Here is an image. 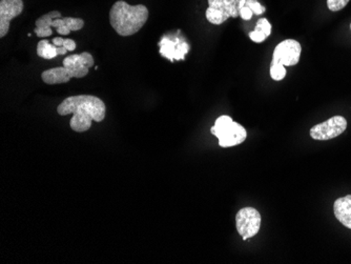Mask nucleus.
I'll return each instance as SVG.
<instances>
[{
  "instance_id": "nucleus-1",
  "label": "nucleus",
  "mask_w": 351,
  "mask_h": 264,
  "mask_svg": "<svg viewBox=\"0 0 351 264\" xmlns=\"http://www.w3.org/2000/svg\"><path fill=\"white\" fill-rule=\"evenodd\" d=\"M57 113L60 116L72 114L71 129L77 133H84L92 127V122H101L106 118V104L99 97L93 95L71 96L63 100Z\"/></svg>"
},
{
  "instance_id": "nucleus-2",
  "label": "nucleus",
  "mask_w": 351,
  "mask_h": 264,
  "mask_svg": "<svg viewBox=\"0 0 351 264\" xmlns=\"http://www.w3.org/2000/svg\"><path fill=\"white\" fill-rule=\"evenodd\" d=\"M149 19V10L145 5H131L118 0L110 11V23L120 36H132L145 27Z\"/></svg>"
},
{
  "instance_id": "nucleus-3",
  "label": "nucleus",
  "mask_w": 351,
  "mask_h": 264,
  "mask_svg": "<svg viewBox=\"0 0 351 264\" xmlns=\"http://www.w3.org/2000/svg\"><path fill=\"white\" fill-rule=\"evenodd\" d=\"M213 135L218 138L221 147H232L241 145L247 137L246 130L241 124L234 122L230 116H221L210 129Z\"/></svg>"
},
{
  "instance_id": "nucleus-4",
  "label": "nucleus",
  "mask_w": 351,
  "mask_h": 264,
  "mask_svg": "<svg viewBox=\"0 0 351 264\" xmlns=\"http://www.w3.org/2000/svg\"><path fill=\"white\" fill-rule=\"evenodd\" d=\"M206 19L213 25H222L228 19L240 16V10L245 5L246 0H207Z\"/></svg>"
},
{
  "instance_id": "nucleus-5",
  "label": "nucleus",
  "mask_w": 351,
  "mask_h": 264,
  "mask_svg": "<svg viewBox=\"0 0 351 264\" xmlns=\"http://www.w3.org/2000/svg\"><path fill=\"white\" fill-rule=\"evenodd\" d=\"M237 230L244 241L257 235L261 226V215L254 208H244L236 216Z\"/></svg>"
},
{
  "instance_id": "nucleus-6",
  "label": "nucleus",
  "mask_w": 351,
  "mask_h": 264,
  "mask_svg": "<svg viewBox=\"0 0 351 264\" xmlns=\"http://www.w3.org/2000/svg\"><path fill=\"white\" fill-rule=\"evenodd\" d=\"M347 121L343 116H333L330 119L311 128V137L315 141H330L344 133Z\"/></svg>"
},
{
  "instance_id": "nucleus-7",
  "label": "nucleus",
  "mask_w": 351,
  "mask_h": 264,
  "mask_svg": "<svg viewBox=\"0 0 351 264\" xmlns=\"http://www.w3.org/2000/svg\"><path fill=\"white\" fill-rule=\"evenodd\" d=\"M301 43L293 39H286L276 47L273 54V64H281L284 67L295 66L301 57Z\"/></svg>"
},
{
  "instance_id": "nucleus-8",
  "label": "nucleus",
  "mask_w": 351,
  "mask_h": 264,
  "mask_svg": "<svg viewBox=\"0 0 351 264\" xmlns=\"http://www.w3.org/2000/svg\"><path fill=\"white\" fill-rule=\"evenodd\" d=\"M94 66V58L90 53L70 55L63 60V67L71 78H84L88 74V70Z\"/></svg>"
},
{
  "instance_id": "nucleus-9",
  "label": "nucleus",
  "mask_w": 351,
  "mask_h": 264,
  "mask_svg": "<svg viewBox=\"0 0 351 264\" xmlns=\"http://www.w3.org/2000/svg\"><path fill=\"white\" fill-rule=\"evenodd\" d=\"M23 0H1L0 1V37L3 38L9 33L10 23L23 11Z\"/></svg>"
},
{
  "instance_id": "nucleus-10",
  "label": "nucleus",
  "mask_w": 351,
  "mask_h": 264,
  "mask_svg": "<svg viewBox=\"0 0 351 264\" xmlns=\"http://www.w3.org/2000/svg\"><path fill=\"white\" fill-rule=\"evenodd\" d=\"M333 212L337 219L351 230V195L337 199L333 204Z\"/></svg>"
},
{
  "instance_id": "nucleus-11",
  "label": "nucleus",
  "mask_w": 351,
  "mask_h": 264,
  "mask_svg": "<svg viewBox=\"0 0 351 264\" xmlns=\"http://www.w3.org/2000/svg\"><path fill=\"white\" fill-rule=\"evenodd\" d=\"M84 27V21L82 19L74 17H61L52 21V27L56 29L59 35H69L72 31H79Z\"/></svg>"
},
{
  "instance_id": "nucleus-12",
  "label": "nucleus",
  "mask_w": 351,
  "mask_h": 264,
  "mask_svg": "<svg viewBox=\"0 0 351 264\" xmlns=\"http://www.w3.org/2000/svg\"><path fill=\"white\" fill-rule=\"evenodd\" d=\"M61 13L59 11H52L45 14L43 16L39 17L36 21L35 34L38 37H50L53 35L52 21L56 19H61Z\"/></svg>"
},
{
  "instance_id": "nucleus-13",
  "label": "nucleus",
  "mask_w": 351,
  "mask_h": 264,
  "mask_svg": "<svg viewBox=\"0 0 351 264\" xmlns=\"http://www.w3.org/2000/svg\"><path fill=\"white\" fill-rule=\"evenodd\" d=\"M271 33V25L266 19H260L258 21L256 29L250 33V38L254 43H263Z\"/></svg>"
},
{
  "instance_id": "nucleus-14",
  "label": "nucleus",
  "mask_w": 351,
  "mask_h": 264,
  "mask_svg": "<svg viewBox=\"0 0 351 264\" xmlns=\"http://www.w3.org/2000/svg\"><path fill=\"white\" fill-rule=\"evenodd\" d=\"M37 55L40 58L50 60V59L58 56L57 47L54 43H51L49 40L39 41L38 45H37Z\"/></svg>"
},
{
  "instance_id": "nucleus-15",
  "label": "nucleus",
  "mask_w": 351,
  "mask_h": 264,
  "mask_svg": "<svg viewBox=\"0 0 351 264\" xmlns=\"http://www.w3.org/2000/svg\"><path fill=\"white\" fill-rule=\"evenodd\" d=\"M270 76L276 82H280V80H284V77L286 76V69L283 64H273L270 66Z\"/></svg>"
},
{
  "instance_id": "nucleus-16",
  "label": "nucleus",
  "mask_w": 351,
  "mask_h": 264,
  "mask_svg": "<svg viewBox=\"0 0 351 264\" xmlns=\"http://www.w3.org/2000/svg\"><path fill=\"white\" fill-rule=\"evenodd\" d=\"M350 0H327V7L331 12H338L344 9Z\"/></svg>"
},
{
  "instance_id": "nucleus-17",
  "label": "nucleus",
  "mask_w": 351,
  "mask_h": 264,
  "mask_svg": "<svg viewBox=\"0 0 351 264\" xmlns=\"http://www.w3.org/2000/svg\"><path fill=\"white\" fill-rule=\"evenodd\" d=\"M245 5L250 8L252 13L256 14V15H262L266 11L265 7L260 5L258 0H246Z\"/></svg>"
},
{
  "instance_id": "nucleus-18",
  "label": "nucleus",
  "mask_w": 351,
  "mask_h": 264,
  "mask_svg": "<svg viewBox=\"0 0 351 264\" xmlns=\"http://www.w3.org/2000/svg\"><path fill=\"white\" fill-rule=\"evenodd\" d=\"M252 14L254 13H252V10H250V8L246 7V5H244V7L240 10V16H241L244 21H250L252 17Z\"/></svg>"
},
{
  "instance_id": "nucleus-19",
  "label": "nucleus",
  "mask_w": 351,
  "mask_h": 264,
  "mask_svg": "<svg viewBox=\"0 0 351 264\" xmlns=\"http://www.w3.org/2000/svg\"><path fill=\"white\" fill-rule=\"evenodd\" d=\"M63 47H64L69 52H71V51H74L75 49H76L77 45L74 40H72V39L70 38H66L64 39Z\"/></svg>"
},
{
  "instance_id": "nucleus-20",
  "label": "nucleus",
  "mask_w": 351,
  "mask_h": 264,
  "mask_svg": "<svg viewBox=\"0 0 351 264\" xmlns=\"http://www.w3.org/2000/svg\"><path fill=\"white\" fill-rule=\"evenodd\" d=\"M53 43L56 45L57 48H59V47H63L64 38H62V37H55V38L53 39Z\"/></svg>"
},
{
  "instance_id": "nucleus-21",
  "label": "nucleus",
  "mask_w": 351,
  "mask_h": 264,
  "mask_svg": "<svg viewBox=\"0 0 351 264\" xmlns=\"http://www.w3.org/2000/svg\"><path fill=\"white\" fill-rule=\"evenodd\" d=\"M68 52L69 51L66 50L64 47H59V48H57V53H58V55H66Z\"/></svg>"
},
{
  "instance_id": "nucleus-22",
  "label": "nucleus",
  "mask_w": 351,
  "mask_h": 264,
  "mask_svg": "<svg viewBox=\"0 0 351 264\" xmlns=\"http://www.w3.org/2000/svg\"><path fill=\"white\" fill-rule=\"evenodd\" d=\"M350 29H351V23H350Z\"/></svg>"
}]
</instances>
